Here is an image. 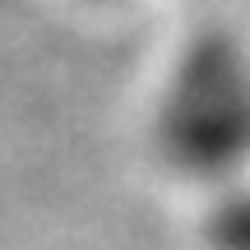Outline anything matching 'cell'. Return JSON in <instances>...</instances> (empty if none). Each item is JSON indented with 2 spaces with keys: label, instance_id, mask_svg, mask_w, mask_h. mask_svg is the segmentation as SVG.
<instances>
[{
  "label": "cell",
  "instance_id": "1",
  "mask_svg": "<svg viewBox=\"0 0 250 250\" xmlns=\"http://www.w3.org/2000/svg\"><path fill=\"white\" fill-rule=\"evenodd\" d=\"M162 148L199 176L250 158V65L232 42H199L186 56L162 107Z\"/></svg>",
  "mask_w": 250,
  "mask_h": 250
},
{
  "label": "cell",
  "instance_id": "2",
  "mask_svg": "<svg viewBox=\"0 0 250 250\" xmlns=\"http://www.w3.org/2000/svg\"><path fill=\"white\" fill-rule=\"evenodd\" d=\"M208 246L213 250H250V195H236L208 218Z\"/></svg>",
  "mask_w": 250,
  "mask_h": 250
}]
</instances>
